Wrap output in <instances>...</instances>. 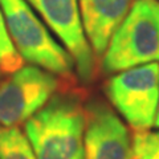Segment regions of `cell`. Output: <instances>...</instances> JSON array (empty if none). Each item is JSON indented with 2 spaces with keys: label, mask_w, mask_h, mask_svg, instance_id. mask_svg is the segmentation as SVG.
<instances>
[{
  "label": "cell",
  "mask_w": 159,
  "mask_h": 159,
  "mask_svg": "<svg viewBox=\"0 0 159 159\" xmlns=\"http://www.w3.org/2000/svg\"><path fill=\"white\" fill-rule=\"evenodd\" d=\"M85 106L76 94H57L24 122L37 159H85Z\"/></svg>",
  "instance_id": "6da1fadb"
},
{
  "label": "cell",
  "mask_w": 159,
  "mask_h": 159,
  "mask_svg": "<svg viewBox=\"0 0 159 159\" xmlns=\"http://www.w3.org/2000/svg\"><path fill=\"white\" fill-rule=\"evenodd\" d=\"M159 62V3L135 0L103 53L105 73Z\"/></svg>",
  "instance_id": "7a4b0ae2"
},
{
  "label": "cell",
  "mask_w": 159,
  "mask_h": 159,
  "mask_svg": "<svg viewBox=\"0 0 159 159\" xmlns=\"http://www.w3.org/2000/svg\"><path fill=\"white\" fill-rule=\"evenodd\" d=\"M9 34L24 61L65 80L74 76V61L53 39L27 0H0Z\"/></svg>",
  "instance_id": "3957f363"
},
{
  "label": "cell",
  "mask_w": 159,
  "mask_h": 159,
  "mask_svg": "<svg viewBox=\"0 0 159 159\" xmlns=\"http://www.w3.org/2000/svg\"><path fill=\"white\" fill-rule=\"evenodd\" d=\"M105 90L129 126L135 131L150 130L159 102V62L118 72L107 80Z\"/></svg>",
  "instance_id": "277c9868"
},
{
  "label": "cell",
  "mask_w": 159,
  "mask_h": 159,
  "mask_svg": "<svg viewBox=\"0 0 159 159\" xmlns=\"http://www.w3.org/2000/svg\"><path fill=\"white\" fill-rule=\"evenodd\" d=\"M58 78L45 69L23 66L0 82V126H19L52 98Z\"/></svg>",
  "instance_id": "5b68a950"
},
{
  "label": "cell",
  "mask_w": 159,
  "mask_h": 159,
  "mask_svg": "<svg viewBox=\"0 0 159 159\" xmlns=\"http://www.w3.org/2000/svg\"><path fill=\"white\" fill-rule=\"evenodd\" d=\"M49 29L58 37L74 61L82 81H90L94 74V53L84 32L78 0H27Z\"/></svg>",
  "instance_id": "8992f818"
},
{
  "label": "cell",
  "mask_w": 159,
  "mask_h": 159,
  "mask_svg": "<svg viewBox=\"0 0 159 159\" xmlns=\"http://www.w3.org/2000/svg\"><path fill=\"white\" fill-rule=\"evenodd\" d=\"M85 159H134L133 139L126 125L102 101L85 106Z\"/></svg>",
  "instance_id": "52a82bcc"
},
{
  "label": "cell",
  "mask_w": 159,
  "mask_h": 159,
  "mask_svg": "<svg viewBox=\"0 0 159 159\" xmlns=\"http://www.w3.org/2000/svg\"><path fill=\"white\" fill-rule=\"evenodd\" d=\"M135 0H78L86 40L97 57L103 56L109 41Z\"/></svg>",
  "instance_id": "ba28073f"
},
{
  "label": "cell",
  "mask_w": 159,
  "mask_h": 159,
  "mask_svg": "<svg viewBox=\"0 0 159 159\" xmlns=\"http://www.w3.org/2000/svg\"><path fill=\"white\" fill-rule=\"evenodd\" d=\"M0 159H37L25 134L17 126H0Z\"/></svg>",
  "instance_id": "9c48e42d"
},
{
  "label": "cell",
  "mask_w": 159,
  "mask_h": 159,
  "mask_svg": "<svg viewBox=\"0 0 159 159\" xmlns=\"http://www.w3.org/2000/svg\"><path fill=\"white\" fill-rule=\"evenodd\" d=\"M24 66V58L19 53L9 34L6 19L0 8V73L12 74Z\"/></svg>",
  "instance_id": "30bf717a"
},
{
  "label": "cell",
  "mask_w": 159,
  "mask_h": 159,
  "mask_svg": "<svg viewBox=\"0 0 159 159\" xmlns=\"http://www.w3.org/2000/svg\"><path fill=\"white\" fill-rule=\"evenodd\" d=\"M134 159H159V135L150 131H135L133 137Z\"/></svg>",
  "instance_id": "8fae6325"
},
{
  "label": "cell",
  "mask_w": 159,
  "mask_h": 159,
  "mask_svg": "<svg viewBox=\"0 0 159 159\" xmlns=\"http://www.w3.org/2000/svg\"><path fill=\"white\" fill-rule=\"evenodd\" d=\"M154 126L159 129V102H158V109H157V116H155V121H154Z\"/></svg>",
  "instance_id": "7c38bea8"
},
{
  "label": "cell",
  "mask_w": 159,
  "mask_h": 159,
  "mask_svg": "<svg viewBox=\"0 0 159 159\" xmlns=\"http://www.w3.org/2000/svg\"><path fill=\"white\" fill-rule=\"evenodd\" d=\"M157 134H158V135H159V131H158V133H157Z\"/></svg>",
  "instance_id": "4fadbf2b"
}]
</instances>
